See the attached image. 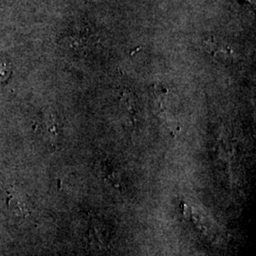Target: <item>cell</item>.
Masks as SVG:
<instances>
[{
	"instance_id": "7a4b0ae2",
	"label": "cell",
	"mask_w": 256,
	"mask_h": 256,
	"mask_svg": "<svg viewBox=\"0 0 256 256\" xmlns=\"http://www.w3.org/2000/svg\"><path fill=\"white\" fill-rule=\"evenodd\" d=\"M7 207L10 212L18 218H25L28 216L25 203L14 196H10L7 200Z\"/></svg>"
},
{
	"instance_id": "6da1fadb",
	"label": "cell",
	"mask_w": 256,
	"mask_h": 256,
	"mask_svg": "<svg viewBox=\"0 0 256 256\" xmlns=\"http://www.w3.org/2000/svg\"><path fill=\"white\" fill-rule=\"evenodd\" d=\"M88 238L90 242L98 247H106L108 243V232L104 229L100 223L92 222L88 230Z\"/></svg>"
}]
</instances>
